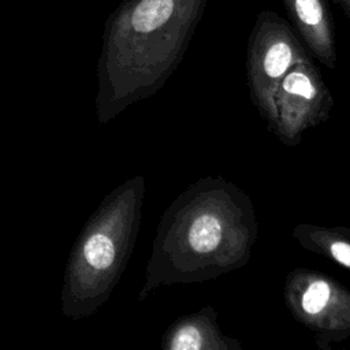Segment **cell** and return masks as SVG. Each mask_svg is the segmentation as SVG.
I'll use <instances>...</instances> for the list:
<instances>
[{"mask_svg": "<svg viewBox=\"0 0 350 350\" xmlns=\"http://www.w3.org/2000/svg\"><path fill=\"white\" fill-rule=\"evenodd\" d=\"M284 8L312 55L325 67L338 62L334 23L325 0H282Z\"/></svg>", "mask_w": 350, "mask_h": 350, "instance_id": "obj_8", "label": "cell"}, {"mask_svg": "<svg viewBox=\"0 0 350 350\" xmlns=\"http://www.w3.org/2000/svg\"><path fill=\"white\" fill-rule=\"evenodd\" d=\"M308 53L290 25L275 11H261L249 34L246 79L252 103L261 115L282 78Z\"/></svg>", "mask_w": 350, "mask_h": 350, "instance_id": "obj_6", "label": "cell"}, {"mask_svg": "<svg viewBox=\"0 0 350 350\" xmlns=\"http://www.w3.org/2000/svg\"><path fill=\"white\" fill-rule=\"evenodd\" d=\"M257 239L249 194L223 176L200 178L161 215L138 299L161 286L204 283L245 267Z\"/></svg>", "mask_w": 350, "mask_h": 350, "instance_id": "obj_1", "label": "cell"}, {"mask_svg": "<svg viewBox=\"0 0 350 350\" xmlns=\"http://www.w3.org/2000/svg\"><path fill=\"white\" fill-rule=\"evenodd\" d=\"M145 178L135 175L107 194L77 237L64 269L62 310L81 320L103 306L120 280L139 232Z\"/></svg>", "mask_w": 350, "mask_h": 350, "instance_id": "obj_3", "label": "cell"}, {"mask_svg": "<svg viewBox=\"0 0 350 350\" xmlns=\"http://www.w3.org/2000/svg\"><path fill=\"white\" fill-rule=\"evenodd\" d=\"M332 107V94L308 56L282 78L261 118L283 145L295 146L306 130L328 119Z\"/></svg>", "mask_w": 350, "mask_h": 350, "instance_id": "obj_5", "label": "cell"}, {"mask_svg": "<svg viewBox=\"0 0 350 350\" xmlns=\"http://www.w3.org/2000/svg\"><path fill=\"white\" fill-rule=\"evenodd\" d=\"M335 1L340 7V10L346 14L349 21H350V0H335Z\"/></svg>", "mask_w": 350, "mask_h": 350, "instance_id": "obj_10", "label": "cell"}, {"mask_svg": "<svg viewBox=\"0 0 350 350\" xmlns=\"http://www.w3.org/2000/svg\"><path fill=\"white\" fill-rule=\"evenodd\" d=\"M208 0H123L108 16L96 113L108 123L156 94L180 64Z\"/></svg>", "mask_w": 350, "mask_h": 350, "instance_id": "obj_2", "label": "cell"}, {"mask_svg": "<svg viewBox=\"0 0 350 350\" xmlns=\"http://www.w3.org/2000/svg\"><path fill=\"white\" fill-rule=\"evenodd\" d=\"M283 298L293 319L313 334L321 350L350 338V290L332 276L309 268L290 271Z\"/></svg>", "mask_w": 350, "mask_h": 350, "instance_id": "obj_4", "label": "cell"}, {"mask_svg": "<svg viewBox=\"0 0 350 350\" xmlns=\"http://www.w3.org/2000/svg\"><path fill=\"white\" fill-rule=\"evenodd\" d=\"M160 347L163 350H242L237 338L221 332L217 310L211 305L174 320L163 334Z\"/></svg>", "mask_w": 350, "mask_h": 350, "instance_id": "obj_7", "label": "cell"}, {"mask_svg": "<svg viewBox=\"0 0 350 350\" xmlns=\"http://www.w3.org/2000/svg\"><path fill=\"white\" fill-rule=\"evenodd\" d=\"M291 237L305 250L350 269V227L299 223L293 227Z\"/></svg>", "mask_w": 350, "mask_h": 350, "instance_id": "obj_9", "label": "cell"}]
</instances>
